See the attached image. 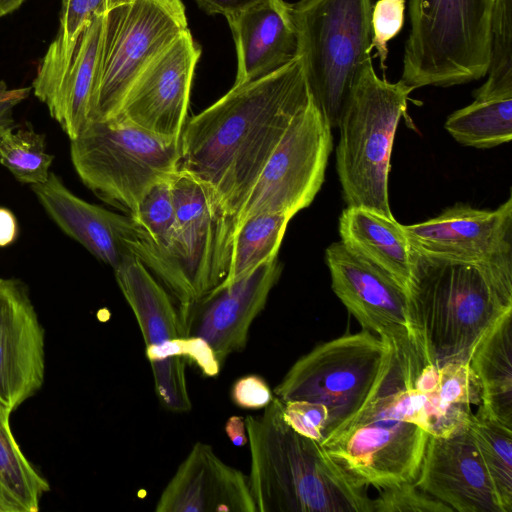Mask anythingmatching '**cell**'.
Wrapping results in <instances>:
<instances>
[{
	"mask_svg": "<svg viewBox=\"0 0 512 512\" xmlns=\"http://www.w3.org/2000/svg\"><path fill=\"white\" fill-rule=\"evenodd\" d=\"M25 0H0V18L18 9Z\"/></svg>",
	"mask_w": 512,
	"mask_h": 512,
	"instance_id": "obj_42",
	"label": "cell"
},
{
	"mask_svg": "<svg viewBox=\"0 0 512 512\" xmlns=\"http://www.w3.org/2000/svg\"><path fill=\"white\" fill-rule=\"evenodd\" d=\"M131 1L132 0H61L57 35L70 41L93 15L105 14L109 10Z\"/></svg>",
	"mask_w": 512,
	"mask_h": 512,
	"instance_id": "obj_35",
	"label": "cell"
},
{
	"mask_svg": "<svg viewBox=\"0 0 512 512\" xmlns=\"http://www.w3.org/2000/svg\"><path fill=\"white\" fill-rule=\"evenodd\" d=\"M207 14L229 17L243 12L265 0H195Z\"/></svg>",
	"mask_w": 512,
	"mask_h": 512,
	"instance_id": "obj_37",
	"label": "cell"
},
{
	"mask_svg": "<svg viewBox=\"0 0 512 512\" xmlns=\"http://www.w3.org/2000/svg\"><path fill=\"white\" fill-rule=\"evenodd\" d=\"M281 272L275 258L231 284H220L198 300L178 306L183 335L204 340L222 366L229 355L246 346L251 325Z\"/></svg>",
	"mask_w": 512,
	"mask_h": 512,
	"instance_id": "obj_13",
	"label": "cell"
},
{
	"mask_svg": "<svg viewBox=\"0 0 512 512\" xmlns=\"http://www.w3.org/2000/svg\"><path fill=\"white\" fill-rule=\"evenodd\" d=\"M390 349L389 339L366 329L323 342L290 367L274 394L282 402L305 400L325 405L329 422L324 442L368 402Z\"/></svg>",
	"mask_w": 512,
	"mask_h": 512,
	"instance_id": "obj_11",
	"label": "cell"
},
{
	"mask_svg": "<svg viewBox=\"0 0 512 512\" xmlns=\"http://www.w3.org/2000/svg\"><path fill=\"white\" fill-rule=\"evenodd\" d=\"M54 156L46 151L43 134L15 126L0 136V164L21 183H44Z\"/></svg>",
	"mask_w": 512,
	"mask_h": 512,
	"instance_id": "obj_30",
	"label": "cell"
},
{
	"mask_svg": "<svg viewBox=\"0 0 512 512\" xmlns=\"http://www.w3.org/2000/svg\"><path fill=\"white\" fill-rule=\"evenodd\" d=\"M491 14V0H409L400 80L417 89L483 78L491 61Z\"/></svg>",
	"mask_w": 512,
	"mask_h": 512,
	"instance_id": "obj_7",
	"label": "cell"
},
{
	"mask_svg": "<svg viewBox=\"0 0 512 512\" xmlns=\"http://www.w3.org/2000/svg\"><path fill=\"white\" fill-rule=\"evenodd\" d=\"M273 397L244 419L257 512H373V499L316 441L294 431Z\"/></svg>",
	"mask_w": 512,
	"mask_h": 512,
	"instance_id": "obj_4",
	"label": "cell"
},
{
	"mask_svg": "<svg viewBox=\"0 0 512 512\" xmlns=\"http://www.w3.org/2000/svg\"><path fill=\"white\" fill-rule=\"evenodd\" d=\"M187 30L181 0H132L106 12L89 122L116 117L142 72Z\"/></svg>",
	"mask_w": 512,
	"mask_h": 512,
	"instance_id": "obj_10",
	"label": "cell"
},
{
	"mask_svg": "<svg viewBox=\"0 0 512 512\" xmlns=\"http://www.w3.org/2000/svg\"><path fill=\"white\" fill-rule=\"evenodd\" d=\"M225 431L234 445L242 446L248 442L243 418L237 416L230 417L226 423Z\"/></svg>",
	"mask_w": 512,
	"mask_h": 512,
	"instance_id": "obj_39",
	"label": "cell"
},
{
	"mask_svg": "<svg viewBox=\"0 0 512 512\" xmlns=\"http://www.w3.org/2000/svg\"><path fill=\"white\" fill-rule=\"evenodd\" d=\"M406 0H378L371 11V48L376 50L380 67L386 71L388 42L402 29Z\"/></svg>",
	"mask_w": 512,
	"mask_h": 512,
	"instance_id": "obj_33",
	"label": "cell"
},
{
	"mask_svg": "<svg viewBox=\"0 0 512 512\" xmlns=\"http://www.w3.org/2000/svg\"><path fill=\"white\" fill-rule=\"evenodd\" d=\"M103 22L104 14H95L72 40L56 35L31 86L70 140L89 122Z\"/></svg>",
	"mask_w": 512,
	"mask_h": 512,
	"instance_id": "obj_14",
	"label": "cell"
},
{
	"mask_svg": "<svg viewBox=\"0 0 512 512\" xmlns=\"http://www.w3.org/2000/svg\"><path fill=\"white\" fill-rule=\"evenodd\" d=\"M0 512H20V510L9 502L3 495L0 493Z\"/></svg>",
	"mask_w": 512,
	"mask_h": 512,
	"instance_id": "obj_43",
	"label": "cell"
},
{
	"mask_svg": "<svg viewBox=\"0 0 512 512\" xmlns=\"http://www.w3.org/2000/svg\"><path fill=\"white\" fill-rule=\"evenodd\" d=\"M18 234L15 215L7 208L0 207V247L12 244Z\"/></svg>",
	"mask_w": 512,
	"mask_h": 512,
	"instance_id": "obj_38",
	"label": "cell"
},
{
	"mask_svg": "<svg viewBox=\"0 0 512 512\" xmlns=\"http://www.w3.org/2000/svg\"><path fill=\"white\" fill-rule=\"evenodd\" d=\"M114 272L146 349L185 337L176 301L136 256L126 255Z\"/></svg>",
	"mask_w": 512,
	"mask_h": 512,
	"instance_id": "obj_24",
	"label": "cell"
},
{
	"mask_svg": "<svg viewBox=\"0 0 512 512\" xmlns=\"http://www.w3.org/2000/svg\"><path fill=\"white\" fill-rule=\"evenodd\" d=\"M313 99L301 59L234 86L185 123L179 170L208 187L235 219L292 119Z\"/></svg>",
	"mask_w": 512,
	"mask_h": 512,
	"instance_id": "obj_1",
	"label": "cell"
},
{
	"mask_svg": "<svg viewBox=\"0 0 512 512\" xmlns=\"http://www.w3.org/2000/svg\"><path fill=\"white\" fill-rule=\"evenodd\" d=\"M469 429L481 453L503 512L512 511V428L479 405L472 414Z\"/></svg>",
	"mask_w": 512,
	"mask_h": 512,
	"instance_id": "obj_29",
	"label": "cell"
},
{
	"mask_svg": "<svg viewBox=\"0 0 512 512\" xmlns=\"http://www.w3.org/2000/svg\"><path fill=\"white\" fill-rule=\"evenodd\" d=\"M176 213L172 242L165 251L131 248L172 295L188 305L221 284L227 276L234 222L207 186L178 170L171 178Z\"/></svg>",
	"mask_w": 512,
	"mask_h": 512,
	"instance_id": "obj_6",
	"label": "cell"
},
{
	"mask_svg": "<svg viewBox=\"0 0 512 512\" xmlns=\"http://www.w3.org/2000/svg\"><path fill=\"white\" fill-rule=\"evenodd\" d=\"M406 292L409 331L427 361L436 367L469 362L481 338L512 309V260L461 262L413 248Z\"/></svg>",
	"mask_w": 512,
	"mask_h": 512,
	"instance_id": "obj_2",
	"label": "cell"
},
{
	"mask_svg": "<svg viewBox=\"0 0 512 512\" xmlns=\"http://www.w3.org/2000/svg\"><path fill=\"white\" fill-rule=\"evenodd\" d=\"M332 149L331 127L312 99L291 121L235 219L236 228L261 213L293 217L319 192Z\"/></svg>",
	"mask_w": 512,
	"mask_h": 512,
	"instance_id": "obj_12",
	"label": "cell"
},
{
	"mask_svg": "<svg viewBox=\"0 0 512 512\" xmlns=\"http://www.w3.org/2000/svg\"><path fill=\"white\" fill-rule=\"evenodd\" d=\"M44 331L24 285L0 278V401L12 411L44 381Z\"/></svg>",
	"mask_w": 512,
	"mask_h": 512,
	"instance_id": "obj_19",
	"label": "cell"
},
{
	"mask_svg": "<svg viewBox=\"0 0 512 512\" xmlns=\"http://www.w3.org/2000/svg\"><path fill=\"white\" fill-rule=\"evenodd\" d=\"M415 484L458 512H503L469 426L429 435Z\"/></svg>",
	"mask_w": 512,
	"mask_h": 512,
	"instance_id": "obj_17",
	"label": "cell"
},
{
	"mask_svg": "<svg viewBox=\"0 0 512 512\" xmlns=\"http://www.w3.org/2000/svg\"><path fill=\"white\" fill-rule=\"evenodd\" d=\"M454 510L432 497L415 482H401L380 489L373 499V512H453Z\"/></svg>",
	"mask_w": 512,
	"mask_h": 512,
	"instance_id": "obj_32",
	"label": "cell"
},
{
	"mask_svg": "<svg viewBox=\"0 0 512 512\" xmlns=\"http://www.w3.org/2000/svg\"><path fill=\"white\" fill-rule=\"evenodd\" d=\"M231 397L238 407L261 409L266 407L274 396L261 376L251 374L236 380L231 390Z\"/></svg>",
	"mask_w": 512,
	"mask_h": 512,
	"instance_id": "obj_36",
	"label": "cell"
},
{
	"mask_svg": "<svg viewBox=\"0 0 512 512\" xmlns=\"http://www.w3.org/2000/svg\"><path fill=\"white\" fill-rule=\"evenodd\" d=\"M31 189L54 223L100 261L116 269L130 254L124 244L134 223L130 216L81 199L52 172Z\"/></svg>",
	"mask_w": 512,
	"mask_h": 512,
	"instance_id": "obj_21",
	"label": "cell"
},
{
	"mask_svg": "<svg viewBox=\"0 0 512 512\" xmlns=\"http://www.w3.org/2000/svg\"><path fill=\"white\" fill-rule=\"evenodd\" d=\"M331 286L362 329L387 339L410 334L406 290L349 251L332 243L325 252Z\"/></svg>",
	"mask_w": 512,
	"mask_h": 512,
	"instance_id": "obj_18",
	"label": "cell"
},
{
	"mask_svg": "<svg viewBox=\"0 0 512 512\" xmlns=\"http://www.w3.org/2000/svg\"><path fill=\"white\" fill-rule=\"evenodd\" d=\"M291 219L284 213H261L243 221L234 232L230 266L221 285L231 284L277 258Z\"/></svg>",
	"mask_w": 512,
	"mask_h": 512,
	"instance_id": "obj_27",
	"label": "cell"
},
{
	"mask_svg": "<svg viewBox=\"0 0 512 512\" xmlns=\"http://www.w3.org/2000/svg\"><path fill=\"white\" fill-rule=\"evenodd\" d=\"M512 309L476 345L469 363L481 386V406L512 428Z\"/></svg>",
	"mask_w": 512,
	"mask_h": 512,
	"instance_id": "obj_25",
	"label": "cell"
},
{
	"mask_svg": "<svg viewBox=\"0 0 512 512\" xmlns=\"http://www.w3.org/2000/svg\"><path fill=\"white\" fill-rule=\"evenodd\" d=\"M226 19L237 51L234 86L269 75L298 57L297 31L284 0H265Z\"/></svg>",
	"mask_w": 512,
	"mask_h": 512,
	"instance_id": "obj_22",
	"label": "cell"
},
{
	"mask_svg": "<svg viewBox=\"0 0 512 512\" xmlns=\"http://www.w3.org/2000/svg\"><path fill=\"white\" fill-rule=\"evenodd\" d=\"M343 245L405 290L412 270L413 248L403 225L365 207L347 206L339 218Z\"/></svg>",
	"mask_w": 512,
	"mask_h": 512,
	"instance_id": "obj_23",
	"label": "cell"
},
{
	"mask_svg": "<svg viewBox=\"0 0 512 512\" xmlns=\"http://www.w3.org/2000/svg\"><path fill=\"white\" fill-rule=\"evenodd\" d=\"M70 156L89 190L133 216L148 189L178 172L180 140L160 137L115 117L88 122L71 140Z\"/></svg>",
	"mask_w": 512,
	"mask_h": 512,
	"instance_id": "obj_9",
	"label": "cell"
},
{
	"mask_svg": "<svg viewBox=\"0 0 512 512\" xmlns=\"http://www.w3.org/2000/svg\"><path fill=\"white\" fill-rule=\"evenodd\" d=\"M413 87L379 78L372 57L363 65L342 111L336 169L347 206L393 218L388 175L398 123Z\"/></svg>",
	"mask_w": 512,
	"mask_h": 512,
	"instance_id": "obj_5",
	"label": "cell"
},
{
	"mask_svg": "<svg viewBox=\"0 0 512 512\" xmlns=\"http://www.w3.org/2000/svg\"><path fill=\"white\" fill-rule=\"evenodd\" d=\"M200 55L188 29L142 72L116 117L160 137L180 140Z\"/></svg>",
	"mask_w": 512,
	"mask_h": 512,
	"instance_id": "obj_15",
	"label": "cell"
},
{
	"mask_svg": "<svg viewBox=\"0 0 512 512\" xmlns=\"http://www.w3.org/2000/svg\"><path fill=\"white\" fill-rule=\"evenodd\" d=\"M389 342L390 354L370 399L321 444L357 484L379 490L415 482L429 436L421 427L424 398L413 386L412 339Z\"/></svg>",
	"mask_w": 512,
	"mask_h": 512,
	"instance_id": "obj_3",
	"label": "cell"
},
{
	"mask_svg": "<svg viewBox=\"0 0 512 512\" xmlns=\"http://www.w3.org/2000/svg\"><path fill=\"white\" fill-rule=\"evenodd\" d=\"M31 87H24V88H15V89H9L5 81H0V102L21 97V98H27L31 92Z\"/></svg>",
	"mask_w": 512,
	"mask_h": 512,
	"instance_id": "obj_41",
	"label": "cell"
},
{
	"mask_svg": "<svg viewBox=\"0 0 512 512\" xmlns=\"http://www.w3.org/2000/svg\"><path fill=\"white\" fill-rule=\"evenodd\" d=\"M12 410L0 401V493L20 512H36L48 482L22 453L10 428Z\"/></svg>",
	"mask_w": 512,
	"mask_h": 512,
	"instance_id": "obj_28",
	"label": "cell"
},
{
	"mask_svg": "<svg viewBox=\"0 0 512 512\" xmlns=\"http://www.w3.org/2000/svg\"><path fill=\"white\" fill-rule=\"evenodd\" d=\"M282 415L294 431L321 445L329 422L325 405L305 400L283 402Z\"/></svg>",
	"mask_w": 512,
	"mask_h": 512,
	"instance_id": "obj_34",
	"label": "cell"
},
{
	"mask_svg": "<svg viewBox=\"0 0 512 512\" xmlns=\"http://www.w3.org/2000/svg\"><path fill=\"white\" fill-rule=\"evenodd\" d=\"M445 129L459 143L492 148L512 140V96L476 98L446 120Z\"/></svg>",
	"mask_w": 512,
	"mask_h": 512,
	"instance_id": "obj_26",
	"label": "cell"
},
{
	"mask_svg": "<svg viewBox=\"0 0 512 512\" xmlns=\"http://www.w3.org/2000/svg\"><path fill=\"white\" fill-rule=\"evenodd\" d=\"M418 252L447 260H512V197L495 210L457 203L427 221L403 225Z\"/></svg>",
	"mask_w": 512,
	"mask_h": 512,
	"instance_id": "obj_16",
	"label": "cell"
},
{
	"mask_svg": "<svg viewBox=\"0 0 512 512\" xmlns=\"http://www.w3.org/2000/svg\"><path fill=\"white\" fill-rule=\"evenodd\" d=\"M156 512H257L248 475L205 443L193 445L162 491Z\"/></svg>",
	"mask_w": 512,
	"mask_h": 512,
	"instance_id": "obj_20",
	"label": "cell"
},
{
	"mask_svg": "<svg viewBox=\"0 0 512 512\" xmlns=\"http://www.w3.org/2000/svg\"><path fill=\"white\" fill-rule=\"evenodd\" d=\"M491 61L486 82L474 99L512 96V0H491Z\"/></svg>",
	"mask_w": 512,
	"mask_h": 512,
	"instance_id": "obj_31",
	"label": "cell"
},
{
	"mask_svg": "<svg viewBox=\"0 0 512 512\" xmlns=\"http://www.w3.org/2000/svg\"><path fill=\"white\" fill-rule=\"evenodd\" d=\"M24 98L16 97L0 102V136L7 130L17 126L13 117L14 107Z\"/></svg>",
	"mask_w": 512,
	"mask_h": 512,
	"instance_id": "obj_40",
	"label": "cell"
},
{
	"mask_svg": "<svg viewBox=\"0 0 512 512\" xmlns=\"http://www.w3.org/2000/svg\"><path fill=\"white\" fill-rule=\"evenodd\" d=\"M373 0H299L290 4L298 57L317 107L331 128L371 58Z\"/></svg>",
	"mask_w": 512,
	"mask_h": 512,
	"instance_id": "obj_8",
	"label": "cell"
}]
</instances>
